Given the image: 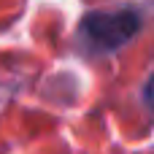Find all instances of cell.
Returning a JSON list of instances; mask_svg holds the SVG:
<instances>
[{"mask_svg":"<svg viewBox=\"0 0 154 154\" xmlns=\"http://www.w3.org/2000/svg\"><path fill=\"white\" fill-rule=\"evenodd\" d=\"M138 14L133 11H114V14H92L84 22L87 35L100 49H114L138 32Z\"/></svg>","mask_w":154,"mask_h":154,"instance_id":"6da1fadb","label":"cell"},{"mask_svg":"<svg viewBox=\"0 0 154 154\" xmlns=\"http://www.w3.org/2000/svg\"><path fill=\"white\" fill-rule=\"evenodd\" d=\"M146 100L154 106V76H152V81H149V87H146Z\"/></svg>","mask_w":154,"mask_h":154,"instance_id":"7a4b0ae2","label":"cell"}]
</instances>
